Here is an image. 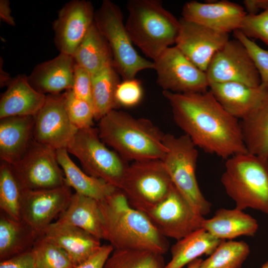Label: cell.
I'll use <instances>...</instances> for the list:
<instances>
[{
	"label": "cell",
	"instance_id": "1",
	"mask_svg": "<svg viewBox=\"0 0 268 268\" xmlns=\"http://www.w3.org/2000/svg\"><path fill=\"white\" fill-rule=\"evenodd\" d=\"M178 126L197 147L226 160L247 152L238 119L229 114L208 89L178 93L163 91Z\"/></svg>",
	"mask_w": 268,
	"mask_h": 268
},
{
	"label": "cell",
	"instance_id": "2",
	"mask_svg": "<svg viewBox=\"0 0 268 268\" xmlns=\"http://www.w3.org/2000/svg\"><path fill=\"white\" fill-rule=\"evenodd\" d=\"M103 219V239L114 249L146 250L163 255L169 248L144 213L132 207L120 189L98 201Z\"/></svg>",
	"mask_w": 268,
	"mask_h": 268
},
{
	"label": "cell",
	"instance_id": "3",
	"mask_svg": "<svg viewBox=\"0 0 268 268\" xmlns=\"http://www.w3.org/2000/svg\"><path fill=\"white\" fill-rule=\"evenodd\" d=\"M97 130L102 141L125 160H162L167 150L165 134L149 120L117 109L99 120Z\"/></svg>",
	"mask_w": 268,
	"mask_h": 268
},
{
	"label": "cell",
	"instance_id": "4",
	"mask_svg": "<svg viewBox=\"0 0 268 268\" xmlns=\"http://www.w3.org/2000/svg\"><path fill=\"white\" fill-rule=\"evenodd\" d=\"M125 26L133 43L148 58L155 60L175 44L180 23L159 0H130Z\"/></svg>",
	"mask_w": 268,
	"mask_h": 268
},
{
	"label": "cell",
	"instance_id": "5",
	"mask_svg": "<svg viewBox=\"0 0 268 268\" xmlns=\"http://www.w3.org/2000/svg\"><path fill=\"white\" fill-rule=\"evenodd\" d=\"M221 184L235 207L268 215V158L248 152L226 160Z\"/></svg>",
	"mask_w": 268,
	"mask_h": 268
},
{
	"label": "cell",
	"instance_id": "6",
	"mask_svg": "<svg viewBox=\"0 0 268 268\" xmlns=\"http://www.w3.org/2000/svg\"><path fill=\"white\" fill-rule=\"evenodd\" d=\"M167 152L162 159L173 185L189 203L203 216L208 214L211 203L204 197L196 177L197 147L186 134H164Z\"/></svg>",
	"mask_w": 268,
	"mask_h": 268
},
{
	"label": "cell",
	"instance_id": "7",
	"mask_svg": "<svg viewBox=\"0 0 268 268\" xmlns=\"http://www.w3.org/2000/svg\"><path fill=\"white\" fill-rule=\"evenodd\" d=\"M94 23L106 39L114 67L123 80L135 78L141 70L154 69L153 62L141 57L134 47L118 5L110 0H103L95 11Z\"/></svg>",
	"mask_w": 268,
	"mask_h": 268
},
{
	"label": "cell",
	"instance_id": "8",
	"mask_svg": "<svg viewBox=\"0 0 268 268\" xmlns=\"http://www.w3.org/2000/svg\"><path fill=\"white\" fill-rule=\"evenodd\" d=\"M173 186L162 160L152 159L128 165L120 190L132 207L145 214L166 198Z\"/></svg>",
	"mask_w": 268,
	"mask_h": 268
},
{
	"label": "cell",
	"instance_id": "9",
	"mask_svg": "<svg viewBox=\"0 0 268 268\" xmlns=\"http://www.w3.org/2000/svg\"><path fill=\"white\" fill-rule=\"evenodd\" d=\"M87 174L120 189L128 166L115 151L109 149L93 127L78 130L67 148Z\"/></svg>",
	"mask_w": 268,
	"mask_h": 268
},
{
	"label": "cell",
	"instance_id": "10",
	"mask_svg": "<svg viewBox=\"0 0 268 268\" xmlns=\"http://www.w3.org/2000/svg\"><path fill=\"white\" fill-rule=\"evenodd\" d=\"M9 166L23 191L52 189L66 184L57 150L34 139L24 155Z\"/></svg>",
	"mask_w": 268,
	"mask_h": 268
},
{
	"label": "cell",
	"instance_id": "11",
	"mask_svg": "<svg viewBox=\"0 0 268 268\" xmlns=\"http://www.w3.org/2000/svg\"><path fill=\"white\" fill-rule=\"evenodd\" d=\"M153 62L156 82L163 91L187 93L203 92L209 89L205 72L175 46L166 49Z\"/></svg>",
	"mask_w": 268,
	"mask_h": 268
},
{
	"label": "cell",
	"instance_id": "12",
	"mask_svg": "<svg viewBox=\"0 0 268 268\" xmlns=\"http://www.w3.org/2000/svg\"><path fill=\"white\" fill-rule=\"evenodd\" d=\"M145 214L161 234L177 240L201 228L205 219L174 185L166 198Z\"/></svg>",
	"mask_w": 268,
	"mask_h": 268
},
{
	"label": "cell",
	"instance_id": "13",
	"mask_svg": "<svg viewBox=\"0 0 268 268\" xmlns=\"http://www.w3.org/2000/svg\"><path fill=\"white\" fill-rule=\"evenodd\" d=\"M209 83L236 82L256 87L259 72L247 49L239 40H229L213 56L205 71Z\"/></svg>",
	"mask_w": 268,
	"mask_h": 268
},
{
	"label": "cell",
	"instance_id": "14",
	"mask_svg": "<svg viewBox=\"0 0 268 268\" xmlns=\"http://www.w3.org/2000/svg\"><path fill=\"white\" fill-rule=\"evenodd\" d=\"M34 120V139L56 150L67 149L78 131L67 115L64 93L47 94Z\"/></svg>",
	"mask_w": 268,
	"mask_h": 268
},
{
	"label": "cell",
	"instance_id": "15",
	"mask_svg": "<svg viewBox=\"0 0 268 268\" xmlns=\"http://www.w3.org/2000/svg\"><path fill=\"white\" fill-rule=\"evenodd\" d=\"M70 189L66 184L52 189L23 191L20 220L43 234L68 205L72 195Z\"/></svg>",
	"mask_w": 268,
	"mask_h": 268
},
{
	"label": "cell",
	"instance_id": "16",
	"mask_svg": "<svg viewBox=\"0 0 268 268\" xmlns=\"http://www.w3.org/2000/svg\"><path fill=\"white\" fill-rule=\"evenodd\" d=\"M95 12L86 0H70L60 9L53 22L54 42L60 53L73 56L93 24Z\"/></svg>",
	"mask_w": 268,
	"mask_h": 268
},
{
	"label": "cell",
	"instance_id": "17",
	"mask_svg": "<svg viewBox=\"0 0 268 268\" xmlns=\"http://www.w3.org/2000/svg\"><path fill=\"white\" fill-rule=\"evenodd\" d=\"M179 21L180 27L175 46L193 64L205 72L214 54L229 40V34L182 17Z\"/></svg>",
	"mask_w": 268,
	"mask_h": 268
},
{
	"label": "cell",
	"instance_id": "18",
	"mask_svg": "<svg viewBox=\"0 0 268 268\" xmlns=\"http://www.w3.org/2000/svg\"><path fill=\"white\" fill-rule=\"evenodd\" d=\"M247 14L241 5L228 0L186 2L182 18L215 30L228 33L240 30Z\"/></svg>",
	"mask_w": 268,
	"mask_h": 268
},
{
	"label": "cell",
	"instance_id": "19",
	"mask_svg": "<svg viewBox=\"0 0 268 268\" xmlns=\"http://www.w3.org/2000/svg\"><path fill=\"white\" fill-rule=\"evenodd\" d=\"M43 234L65 251L74 267L89 259L101 246L100 239L84 230L58 221L48 226Z\"/></svg>",
	"mask_w": 268,
	"mask_h": 268
},
{
	"label": "cell",
	"instance_id": "20",
	"mask_svg": "<svg viewBox=\"0 0 268 268\" xmlns=\"http://www.w3.org/2000/svg\"><path fill=\"white\" fill-rule=\"evenodd\" d=\"M74 65L72 56L60 53L55 58L36 66L27 79L41 93H61L72 88Z\"/></svg>",
	"mask_w": 268,
	"mask_h": 268
},
{
	"label": "cell",
	"instance_id": "21",
	"mask_svg": "<svg viewBox=\"0 0 268 268\" xmlns=\"http://www.w3.org/2000/svg\"><path fill=\"white\" fill-rule=\"evenodd\" d=\"M217 101L231 115L242 120L248 116L268 91L236 82L212 83L209 89Z\"/></svg>",
	"mask_w": 268,
	"mask_h": 268
},
{
	"label": "cell",
	"instance_id": "22",
	"mask_svg": "<svg viewBox=\"0 0 268 268\" xmlns=\"http://www.w3.org/2000/svg\"><path fill=\"white\" fill-rule=\"evenodd\" d=\"M0 158L11 165L25 153L33 140V116L0 119Z\"/></svg>",
	"mask_w": 268,
	"mask_h": 268
},
{
	"label": "cell",
	"instance_id": "23",
	"mask_svg": "<svg viewBox=\"0 0 268 268\" xmlns=\"http://www.w3.org/2000/svg\"><path fill=\"white\" fill-rule=\"evenodd\" d=\"M46 95L36 90L27 76L12 78L0 100V119L13 116H34L43 105Z\"/></svg>",
	"mask_w": 268,
	"mask_h": 268
},
{
	"label": "cell",
	"instance_id": "24",
	"mask_svg": "<svg viewBox=\"0 0 268 268\" xmlns=\"http://www.w3.org/2000/svg\"><path fill=\"white\" fill-rule=\"evenodd\" d=\"M258 226L254 217L235 207L217 209L212 217L204 219L201 228L218 239L226 240L254 236Z\"/></svg>",
	"mask_w": 268,
	"mask_h": 268
},
{
	"label": "cell",
	"instance_id": "25",
	"mask_svg": "<svg viewBox=\"0 0 268 268\" xmlns=\"http://www.w3.org/2000/svg\"><path fill=\"white\" fill-rule=\"evenodd\" d=\"M56 221L76 226L103 239V219L98 201L76 193Z\"/></svg>",
	"mask_w": 268,
	"mask_h": 268
},
{
	"label": "cell",
	"instance_id": "26",
	"mask_svg": "<svg viewBox=\"0 0 268 268\" xmlns=\"http://www.w3.org/2000/svg\"><path fill=\"white\" fill-rule=\"evenodd\" d=\"M57 155L66 184L75 193L101 201L118 189L81 170L70 158L67 149L57 150Z\"/></svg>",
	"mask_w": 268,
	"mask_h": 268
},
{
	"label": "cell",
	"instance_id": "27",
	"mask_svg": "<svg viewBox=\"0 0 268 268\" xmlns=\"http://www.w3.org/2000/svg\"><path fill=\"white\" fill-rule=\"evenodd\" d=\"M72 57L75 64L85 69L91 75L114 66L110 46L94 22Z\"/></svg>",
	"mask_w": 268,
	"mask_h": 268
},
{
	"label": "cell",
	"instance_id": "28",
	"mask_svg": "<svg viewBox=\"0 0 268 268\" xmlns=\"http://www.w3.org/2000/svg\"><path fill=\"white\" fill-rule=\"evenodd\" d=\"M41 235L21 220L0 211V261L30 251Z\"/></svg>",
	"mask_w": 268,
	"mask_h": 268
},
{
	"label": "cell",
	"instance_id": "29",
	"mask_svg": "<svg viewBox=\"0 0 268 268\" xmlns=\"http://www.w3.org/2000/svg\"><path fill=\"white\" fill-rule=\"evenodd\" d=\"M222 240L203 228L189 234L171 248V259L165 268H182L203 255H211Z\"/></svg>",
	"mask_w": 268,
	"mask_h": 268
},
{
	"label": "cell",
	"instance_id": "30",
	"mask_svg": "<svg viewBox=\"0 0 268 268\" xmlns=\"http://www.w3.org/2000/svg\"><path fill=\"white\" fill-rule=\"evenodd\" d=\"M240 124L247 151L268 158V91Z\"/></svg>",
	"mask_w": 268,
	"mask_h": 268
},
{
	"label": "cell",
	"instance_id": "31",
	"mask_svg": "<svg viewBox=\"0 0 268 268\" xmlns=\"http://www.w3.org/2000/svg\"><path fill=\"white\" fill-rule=\"evenodd\" d=\"M121 76L114 66L92 75V104L96 120L119 108L115 93Z\"/></svg>",
	"mask_w": 268,
	"mask_h": 268
},
{
	"label": "cell",
	"instance_id": "32",
	"mask_svg": "<svg viewBox=\"0 0 268 268\" xmlns=\"http://www.w3.org/2000/svg\"><path fill=\"white\" fill-rule=\"evenodd\" d=\"M162 255L146 250L114 249L104 268H165Z\"/></svg>",
	"mask_w": 268,
	"mask_h": 268
},
{
	"label": "cell",
	"instance_id": "33",
	"mask_svg": "<svg viewBox=\"0 0 268 268\" xmlns=\"http://www.w3.org/2000/svg\"><path fill=\"white\" fill-rule=\"evenodd\" d=\"M244 241L222 240L214 251L202 260L200 268H241L250 254Z\"/></svg>",
	"mask_w": 268,
	"mask_h": 268
},
{
	"label": "cell",
	"instance_id": "34",
	"mask_svg": "<svg viewBox=\"0 0 268 268\" xmlns=\"http://www.w3.org/2000/svg\"><path fill=\"white\" fill-rule=\"evenodd\" d=\"M23 190L14 176L9 164L1 162L0 166V211L20 220Z\"/></svg>",
	"mask_w": 268,
	"mask_h": 268
},
{
	"label": "cell",
	"instance_id": "35",
	"mask_svg": "<svg viewBox=\"0 0 268 268\" xmlns=\"http://www.w3.org/2000/svg\"><path fill=\"white\" fill-rule=\"evenodd\" d=\"M34 268H73L68 256L59 246L42 234L31 250Z\"/></svg>",
	"mask_w": 268,
	"mask_h": 268
},
{
	"label": "cell",
	"instance_id": "36",
	"mask_svg": "<svg viewBox=\"0 0 268 268\" xmlns=\"http://www.w3.org/2000/svg\"><path fill=\"white\" fill-rule=\"evenodd\" d=\"M63 93L65 108L73 126L77 130L92 127L95 119L92 105L76 97L71 89Z\"/></svg>",
	"mask_w": 268,
	"mask_h": 268
},
{
	"label": "cell",
	"instance_id": "37",
	"mask_svg": "<svg viewBox=\"0 0 268 268\" xmlns=\"http://www.w3.org/2000/svg\"><path fill=\"white\" fill-rule=\"evenodd\" d=\"M262 11L247 13L241 30L248 38L260 39L268 46V0H263Z\"/></svg>",
	"mask_w": 268,
	"mask_h": 268
},
{
	"label": "cell",
	"instance_id": "38",
	"mask_svg": "<svg viewBox=\"0 0 268 268\" xmlns=\"http://www.w3.org/2000/svg\"><path fill=\"white\" fill-rule=\"evenodd\" d=\"M234 34L250 54L259 72L260 85L268 91V50L260 47L240 30H235Z\"/></svg>",
	"mask_w": 268,
	"mask_h": 268
},
{
	"label": "cell",
	"instance_id": "39",
	"mask_svg": "<svg viewBox=\"0 0 268 268\" xmlns=\"http://www.w3.org/2000/svg\"><path fill=\"white\" fill-rule=\"evenodd\" d=\"M143 89L140 82L135 79L123 80L118 85L115 97L119 106L133 107L142 99Z\"/></svg>",
	"mask_w": 268,
	"mask_h": 268
},
{
	"label": "cell",
	"instance_id": "40",
	"mask_svg": "<svg viewBox=\"0 0 268 268\" xmlns=\"http://www.w3.org/2000/svg\"><path fill=\"white\" fill-rule=\"evenodd\" d=\"M71 90L76 97L92 104V75L85 69L75 63L73 86Z\"/></svg>",
	"mask_w": 268,
	"mask_h": 268
},
{
	"label": "cell",
	"instance_id": "41",
	"mask_svg": "<svg viewBox=\"0 0 268 268\" xmlns=\"http://www.w3.org/2000/svg\"><path fill=\"white\" fill-rule=\"evenodd\" d=\"M114 250L110 245H101L89 259L73 268H104L105 264Z\"/></svg>",
	"mask_w": 268,
	"mask_h": 268
},
{
	"label": "cell",
	"instance_id": "42",
	"mask_svg": "<svg viewBox=\"0 0 268 268\" xmlns=\"http://www.w3.org/2000/svg\"><path fill=\"white\" fill-rule=\"evenodd\" d=\"M0 268H34L31 250L1 261Z\"/></svg>",
	"mask_w": 268,
	"mask_h": 268
},
{
	"label": "cell",
	"instance_id": "43",
	"mask_svg": "<svg viewBox=\"0 0 268 268\" xmlns=\"http://www.w3.org/2000/svg\"><path fill=\"white\" fill-rule=\"evenodd\" d=\"M10 2L8 0H0V18L7 24L15 26V22L11 16Z\"/></svg>",
	"mask_w": 268,
	"mask_h": 268
},
{
	"label": "cell",
	"instance_id": "44",
	"mask_svg": "<svg viewBox=\"0 0 268 268\" xmlns=\"http://www.w3.org/2000/svg\"><path fill=\"white\" fill-rule=\"evenodd\" d=\"M3 61H1L0 58V85L2 87L4 86H7L12 80L8 73L5 71L2 68Z\"/></svg>",
	"mask_w": 268,
	"mask_h": 268
},
{
	"label": "cell",
	"instance_id": "45",
	"mask_svg": "<svg viewBox=\"0 0 268 268\" xmlns=\"http://www.w3.org/2000/svg\"><path fill=\"white\" fill-rule=\"evenodd\" d=\"M202 261L201 258L197 259L188 264L187 268H200Z\"/></svg>",
	"mask_w": 268,
	"mask_h": 268
},
{
	"label": "cell",
	"instance_id": "46",
	"mask_svg": "<svg viewBox=\"0 0 268 268\" xmlns=\"http://www.w3.org/2000/svg\"><path fill=\"white\" fill-rule=\"evenodd\" d=\"M260 268H268V261L264 263Z\"/></svg>",
	"mask_w": 268,
	"mask_h": 268
}]
</instances>
